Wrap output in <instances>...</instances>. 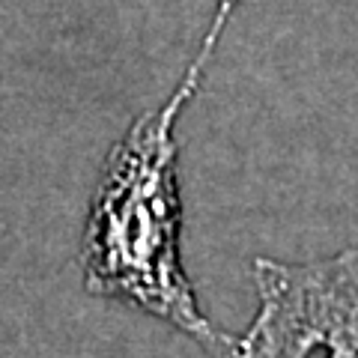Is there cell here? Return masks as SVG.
I'll use <instances>...</instances> for the list:
<instances>
[{
	"instance_id": "6da1fadb",
	"label": "cell",
	"mask_w": 358,
	"mask_h": 358,
	"mask_svg": "<svg viewBox=\"0 0 358 358\" xmlns=\"http://www.w3.org/2000/svg\"><path fill=\"white\" fill-rule=\"evenodd\" d=\"M239 0H221L194 60L171 99L129 126L110 150L87 212L81 272L93 296L126 301L188 334L212 358H224L230 334L218 331L197 305L182 266V194L176 173V122L192 102L224 24Z\"/></svg>"
},
{
	"instance_id": "7a4b0ae2",
	"label": "cell",
	"mask_w": 358,
	"mask_h": 358,
	"mask_svg": "<svg viewBox=\"0 0 358 358\" xmlns=\"http://www.w3.org/2000/svg\"><path fill=\"white\" fill-rule=\"evenodd\" d=\"M257 313L224 358H358V248L326 260H254Z\"/></svg>"
}]
</instances>
